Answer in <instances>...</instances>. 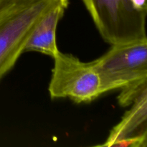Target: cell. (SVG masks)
<instances>
[{"mask_svg": "<svg viewBox=\"0 0 147 147\" xmlns=\"http://www.w3.org/2000/svg\"><path fill=\"white\" fill-rule=\"evenodd\" d=\"M69 4L68 0H62L49 10L33 30L25 47V52H37L53 58L59 53L56 41L57 24Z\"/></svg>", "mask_w": 147, "mask_h": 147, "instance_id": "cell-6", "label": "cell"}, {"mask_svg": "<svg viewBox=\"0 0 147 147\" xmlns=\"http://www.w3.org/2000/svg\"><path fill=\"white\" fill-rule=\"evenodd\" d=\"M91 63L103 93L121 90L120 106L131 105L147 89V39L112 45L107 53Z\"/></svg>", "mask_w": 147, "mask_h": 147, "instance_id": "cell-1", "label": "cell"}, {"mask_svg": "<svg viewBox=\"0 0 147 147\" xmlns=\"http://www.w3.org/2000/svg\"><path fill=\"white\" fill-rule=\"evenodd\" d=\"M134 9L140 12L147 14V6L146 0H131Z\"/></svg>", "mask_w": 147, "mask_h": 147, "instance_id": "cell-7", "label": "cell"}, {"mask_svg": "<svg viewBox=\"0 0 147 147\" xmlns=\"http://www.w3.org/2000/svg\"><path fill=\"white\" fill-rule=\"evenodd\" d=\"M106 42L123 44L147 39L146 14L134 9L131 0H82Z\"/></svg>", "mask_w": 147, "mask_h": 147, "instance_id": "cell-3", "label": "cell"}, {"mask_svg": "<svg viewBox=\"0 0 147 147\" xmlns=\"http://www.w3.org/2000/svg\"><path fill=\"white\" fill-rule=\"evenodd\" d=\"M62 0H0V80L12 68L40 19Z\"/></svg>", "mask_w": 147, "mask_h": 147, "instance_id": "cell-2", "label": "cell"}, {"mask_svg": "<svg viewBox=\"0 0 147 147\" xmlns=\"http://www.w3.org/2000/svg\"><path fill=\"white\" fill-rule=\"evenodd\" d=\"M147 89L131 104L121 121L100 146L146 147L147 145Z\"/></svg>", "mask_w": 147, "mask_h": 147, "instance_id": "cell-5", "label": "cell"}, {"mask_svg": "<svg viewBox=\"0 0 147 147\" xmlns=\"http://www.w3.org/2000/svg\"><path fill=\"white\" fill-rule=\"evenodd\" d=\"M49 84L51 98H67L76 103H89L103 94L101 81L91 62L84 63L70 54L59 52Z\"/></svg>", "mask_w": 147, "mask_h": 147, "instance_id": "cell-4", "label": "cell"}]
</instances>
